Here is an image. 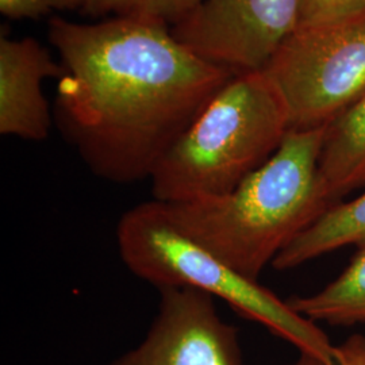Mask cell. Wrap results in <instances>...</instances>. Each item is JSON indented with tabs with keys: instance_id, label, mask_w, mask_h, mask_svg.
Segmentation results:
<instances>
[{
	"instance_id": "obj_1",
	"label": "cell",
	"mask_w": 365,
	"mask_h": 365,
	"mask_svg": "<svg viewBox=\"0 0 365 365\" xmlns=\"http://www.w3.org/2000/svg\"><path fill=\"white\" fill-rule=\"evenodd\" d=\"M60 56L54 122L93 175L130 184L157 164L237 73L184 46L170 27L52 18Z\"/></svg>"
},
{
	"instance_id": "obj_2",
	"label": "cell",
	"mask_w": 365,
	"mask_h": 365,
	"mask_svg": "<svg viewBox=\"0 0 365 365\" xmlns=\"http://www.w3.org/2000/svg\"><path fill=\"white\" fill-rule=\"evenodd\" d=\"M324 131H288L274 156L229 194L160 203L180 233L259 282L265 267L334 206L319 173Z\"/></svg>"
},
{
	"instance_id": "obj_3",
	"label": "cell",
	"mask_w": 365,
	"mask_h": 365,
	"mask_svg": "<svg viewBox=\"0 0 365 365\" xmlns=\"http://www.w3.org/2000/svg\"><path fill=\"white\" fill-rule=\"evenodd\" d=\"M288 131L286 107L267 76L235 75L157 164L152 199L182 203L229 194L274 156Z\"/></svg>"
},
{
	"instance_id": "obj_4",
	"label": "cell",
	"mask_w": 365,
	"mask_h": 365,
	"mask_svg": "<svg viewBox=\"0 0 365 365\" xmlns=\"http://www.w3.org/2000/svg\"><path fill=\"white\" fill-rule=\"evenodd\" d=\"M115 235L120 260L141 280L157 289L188 287L206 292L302 354L334 364L336 345L318 324L180 233L160 202L150 199L125 211Z\"/></svg>"
},
{
	"instance_id": "obj_5",
	"label": "cell",
	"mask_w": 365,
	"mask_h": 365,
	"mask_svg": "<svg viewBox=\"0 0 365 365\" xmlns=\"http://www.w3.org/2000/svg\"><path fill=\"white\" fill-rule=\"evenodd\" d=\"M262 73L289 130L327 128L365 95V14L298 27Z\"/></svg>"
},
{
	"instance_id": "obj_6",
	"label": "cell",
	"mask_w": 365,
	"mask_h": 365,
	"mask_svg": "<svg viewBox=\"0 0 365 365\" xmlns=\"http://www.w3.org/2000/svg\"><path fill=\"white\" fill-rule=\"evenodd\" d=\"M302 0H203L170 33L211 64L262 72L299 27Z\"/></svg>"
},
{
	"instance_id": "obj_7",
	"label": "cell",
	"mask_w": 365,
	"mask_h": 365,
	"mask_svg": "<svg viewBox=\"0 0 365 365\" xmlns=\"http://www.w3.org/2000/svg\"><path fill=\"white\" fill-rule=\"evenodd\" d=\"M158 291L144 339L110 365H245L238 330L220 317L214 297L188 287Z\"/></svg>"
},
{
	"instance_id": "obj_8",
	"label": "cell",
	"mask_w": 365,
	"mask_h": 365,
	"mask_svg": "<svg viewBox=\"0 0 365 365\" xmlns=\"http://www.w3.org/2000/svg\"><path fill=\"white\" fill-rule=\"evenodd\" d=\"M63 66L34 38L0 37V133L26 141H43L52 128L45 78H58Z\"/></svg>"
},
{
	"instance_id": "obj_9",
	"label": "cell",
	"mask_w": 365,
	"mask_h": 365,
	"mask_svg": "<svg viewBox=\"0 0 365 365\" xmlns=\"http://www.w3.org/2000/svg\"><path fill=\"white\" fill-rule=\"evenodd\" d=\"M319 173L334 205L365 188V95L325 128Z\"/></svg>"
},
{
	"instance_id": "obj_10",
	"label": "cell",
	"mask_w": 365,
	"mask_h": 365,
	"mask_svg": "<svg viewBox=\"0 0 365 365\" xmlns=\"http://www.w3.org/2000/svg\"><path fill=\"white\" fill-rule=\"evenodd\" d=\"M345 247H365V190L361 195L327 209L279 253L272 267L277 271L294 269Z\"/></svg>"
},
{
	"instance_id": "obj_11",
	"label": "cell",
	"mask_w": 365,
	"mask_h": 365,
	"mask_svg": "<svg viewBox=\"0 0 365 365\" xmlns=\"http://www.w3.org/2000/svg\"><path fill=\"white\" fill-rule=\"evenodd\" d=\"M349 265L327 287L294 297L291 307L315 324L353 327L365 324V247L356 249Z\"/></svg>"
},
{
	"instance_id": "obj_12",
	"label": "cell",
	"mask_w": 365,
	"mask_h": 365,
	"mask_svg": "<svg viewBox=\"0 0 365 365\" xmlns=\"http://www.w3.org/2000/svg\"><path fill=\"white\" fill-rule=\"evenodd\" d=\"M203 0H86L81 13L93 18H123L173 27Z\"/></svg>"
},
{
	"instance_id": "obj_13",
	"label": "cell",
	"mask_w": 365,
	"mask_h": 365,
	"mask_svg": "<svg viewBox=\"0 0 365 365\" xmlns=\"http://www.w3.org/2000/svg\"><path fill=\"white\" fill-rule=\"evenodd\" d=\"M365 14V0H302L299 26L333 22Z\"/></svg>"
},
{
	"instance_id": "obj_14",
	"label": "cell",
	"mask_w": 365,
	"mask_h": 365,
	"mask_svg": "<svg viewBox=\"0 0 365 365\" xmlns=\"http://www.w3.org/2000/svg\"><path fill=\"white\" fill-rule=\"evenodd\" d=\"M86 0H0V13L13 21L39 19L53 11H80Z\"/></svg>"
},
{
	"instance_id": "obj_15",
	"label": "cell",
	"mask_w": 365,
	"mask_h": 365,
	"mask_svg": "<svg viewBox=\"0 0 365 365\" xmlns=\"http://www.w3.org/2000/svg\"><path fill=\"white\" fill-rule=\"evenodd\" d=\"M287 365H327L315 357L302 354ZM333 365H365V336L353 334L342 344L336 345V361Z\"/></svg>"
}]
</instances>
